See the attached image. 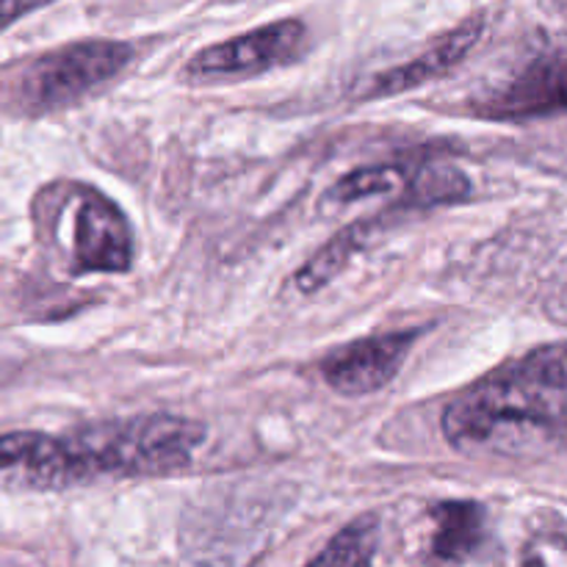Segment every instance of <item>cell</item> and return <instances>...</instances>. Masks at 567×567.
Wrapping results in <instances>:
<instances>
[{
    "label": "cell",
    "instance_id": "6da1fadb",
    "mask_svg": "<svg viewBox=\"0 0 567 567\" xmlns=\"http://www.w3.org/2000/svg\"><path fill=\"white\" fill-rule=\"evenodd\" d=\"M567 430V343H546L465 388L443 413L454 449H509Z\"/></svg>",
    "mask_w": 567,
    "mask_h": 567
},
{
    "label": "cell",
    "instance_id": "7a4b0ae2",
    "mask_svg": "<svg viewBox=\"0 0 567 567\" xmlns=\"http://www.w3.org/2000/svg\"><path fill=\"white\" fill-rule=\"evenodd\" d=\"M199 421L169 413L94 421L72 430L89 476L94 480H138L186 468L205 443Z\"/></svg>",
    "mask_w": 567,
    "mask_h": 567
},
{
    "label": "cell",
    "instance_id": "3957f363",
    "mask_svg": "<svg viewBox=\"0 0 567 567\" xmlns=\"http://www.w3.org/2000/svg\"><path fill=\"white\" fill-rule=\"evenodd\" d=\"M133 59V48L114 39H81L11 66L0 81V100L11 114L48 116L83 103L114 81Z\"/></svg>",
    "mask_w": 567,
    "mask_h": 567
},
{
    "label": "cell",
    "instance_id": "277c9868",
    "mask_svg": "<svg viewBox=\"0 0 567 567\" xmlns=\"http://www.w3.org/2000/svg\"><path fill=\"white\" fill-rule=\"evenodd\" d=\"M308 31L299 20H275L247 33L216 42L194 53L186 64V75L194 81L216 78H249L286 66L305 53Z\"/></svg>",
    "mask_w": 567,
    "mask_h": 567
},
{
    "label": "cell",
    "instance_id": "5b68a950",
    "mask_svg": "<svg viewBox=\"0 0 567 567\" xmlns=\"http://www.w3.org/2000/svg\"><path fill=\"white\" fill-rule=\"evenodd\" d=\"M86 471L70 432H6L0 435V487L14 491H64L83 485Z\"/></svg>",
    "mask_w": 567,
    "mask_h": 567
},
{
    "label": "cell",
    "instance_id": "8992f818",
    "mask_svg": "<svg viewBox=\"0 0 567 567\" xmlns=\"http://www.w3.org/2000/svg\"><path fill=\"white\" fill-rule=\"evenodd\" d=\"M133 266V230L120 205L94 188H81L72 210V271L120 275Z\"/></svg>",
    "mask_w": 567,
    "mask_h": 567
},
{
    "label": "cell",
    "instance_id": "52a82bcc",
    "mask_svg": "<svg viewBox=\"0 0 567 567\" xmlns=\"http://www.w3.org/2000/svg\"><path fill=\"white\" fill-rule=\"evenodd\" d=\"M419 330H396L347 343L321 363V377L343 396L382 391L408 360Z\"/></svg>",
    "mask_w": 567,
    "mask_h": 567
},
{
    "label": "cell",
    "instance_id": "ba28073f",
    "mask_svg": "<svg viewBox=\"0 0 567 567\" xmlns=\"http://www.w3.org/2000/svg\"><path fill=\"white\" fill-rule=\"evenodd\" d=\"M482 31H485V17H471L463 25H457L454 31L443 33L435 44L424 50V53L415 55L408 64L391 66V70L380 72V75L371 78L369 89H365L360 97L363 100H385L396 97V94L410 92V89H419L424 83L443 78L446 72H452L471 50L480 42Z\"/></svg>",
    "mask_w": 567,
    "mask_h": 567
},
{
    "label": "cell",
    "instance_id": "9c48e42d",
    "mask_svg": "<svg viewBox=\"0 0 567 567\" xmlns=\"http://www.w3.org/2000/svg\"><path fill=\"white\" fill-rule=\"evenodd\" d=\"M557 111H567V55L532 66L487 105V114L498 120H526Z\"/></svg>",
    "mask_w": 567,
    "mask_h": 567
},
{
    "label": "cell",
    "instance_id": "30bf717a",
    "mask_svg": "<svg viewBox=\"0 0 567 567\" xmlns=\"http://www.w3.org/2000/svg\"><path fill=\"white\" fill-rule=\"evenodd\" d=\"M435 515V537L432 551L443 563H463L480 548L482 540V513L474 502H443L432 509Z\"/></svg>",
    "mask_w": 567,
    "mask_h": 567
},
{
    "label": "cell",
    "instance_id": "8fae6325",
    "mask_svg": "<svg viewBox=\"0 0 567 567\" xmlns=\"http://www.w3.org/2000/svg\"><path fill=\"white\" fill-rule=\"evenodd\" d=\"M371 233V221H358V225H349L347 230L338 233L332 241H327L302 269L297 271L293 282L302 293H316L319 288H324L327 282L336 280L347 264L352 260V255L358 252L360 247L365 244Z\"/></svg>",
    "mask_w": 567,
    "mask_h": 567
},
{
    "label": "cell",
    "instance_id": "7c38bea8",
    "mask_svg": "<svg viewBox=\"0 0 567 567\" xmlns=\"http://www.w3.org/2000/svg\"><path fill=\"white\" fill-rule=\"evenodd\" d=\"M377 543H380V524H377V518L365 515V518H358L349 526H343V529L327 543L324 551L316 554L310 563L313 565H369L377 554Z\"/></svg>",
    "mask_w": 567,
    "mask_h": 567
},
{
    "label": "cell",
    "instance_id": "4fadbf2b",
    "mask_svg": "<svg viewBox=\"0 0 567 567\" xmlns=\"http://www.w3.org/2000/svg\"><path fill=\"white\" fill-rule=\"evenodd\" d=\"M413 205H446L468 197L471 183L454 166H424L408 186Z\"/></svg>",
    "mask_w": 567,
    "mask_h": 567
},
{
    "label": "cell",
    "instance_id": "5bb4252c",
    "mask_svg": "<svg viewBox=\"0 0 567 567\" xmlns=\"http://www.w3.org/2000/svg\"><path fill=\"white\" fill-rule=\"evenodd\" d=\"M402 186V172L399 166H363L349 175H343L327 194V203L349 205L358 199L374 197V194H391Z\"/></svg>",
    "mask_w": 567,
    "mask_h": 567
},
{
    "label": "cell",
    "instance_id": "9a60e30c",
    "mask_svg": "<svg viewBox=\"0 0 567 567\" xmlns=\"http://www.w3.org/2000/svg\"><path fill=\"white\" fill-rule=\"evenodd\" d=\"M55 3V0H3V9L9 11L11 17H17V20H22V17L33 14V11L44 9V6Z\"/></svg>",
    "mask_w": 567,
    "mask_h": 567
}]
</instances>
